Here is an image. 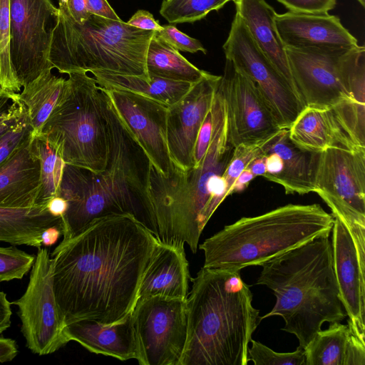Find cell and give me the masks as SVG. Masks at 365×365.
Returning a JSON list of instances; mask_svg holds the SVG:
<instances>
[{
    "label": "cell",
    "mask_w": 365,
    "mask_h": 365,
    "mask_svg": "<svg viewBox=\"0 0 365 365\" xmlns=\"http://www.w3.org/2000/svg\"><path fill=\"white\" fill-rule=\"evenodd\" d=\"M91 73L97 83L104 89L121 90L140 94L168 108L179 101L193 85L155 76L147 78L101 71H92Z\"/></svg>",
    "instance_id": "cell-28"
},
{
    "label": "cell",
    "mask_w": 365,
    "mask_h": 365,
    "mask_svg": "<svg viewBox=\"0 0 365 365\" xmlns=\"http://www.w3.org/2000/svg\"><path fill=\"white\" fill-rule=\"evenodd\" d=\"M357 1L359 2V4H360L363 7H364V6H365V0H357Z\"/></svg>",
    "instance_id": "cell-50"
},
{
    "label": "cell",
    "mask_w": 365,
    "mask_h": 365,
    "mask_svg": "<svg viewBox=\"0 0 365 365\" xmlns=\"http://www.w3.org/2000/svg\"><path fill=\"white\" fill-rule=\"evenodd\" d=\"M333 217V263L339 298L347 323L365 339V227L349 228Z\"/></svg>",
    "instance_id": "cell-16"
},
{
    "label": "cell",
    "mask_w": 365,
    "mask_h": 365,
    "mask_svg": "<svg viewBox=\"0 0 365 365\" xmlns=\"http://www.w3.org/2000/svg\"><path fill=\"white\" fill-rule=\"evenodd\" d=\"M265 158L264 178L282 186L286 194L314 192L321 153L309 151L294 143L289 128H282L261 144Z\"/></svg>",
    "instance_id": "cell-19"
},
{
    "label": "cell",
    "mask_w": 365,
    "mask_h": 365,
    "mask_svg": "<svg viewBox=\"0 0 365 365\" xmlns=\"http://www.w3.org/2000/svg\"><path fill=\"white\" fill-rule=\"evenodd\" d=\"M212 133L200 163L188 170L174 165L166 176L150 165L149 194L160 242L187 244L195 253L202 230L229 196L223 173L235 150L227 133V115L219 83L211 106Z\"/></svg>",
    "instance_id": "cell-3"
},
{
    "label": "cell",
    "mask_w": 365,
    "mask_h": 365,
    "mask_svg": "<svg viewBox=\"0 0 365 365\" xmlns=\"http://www.w3.org/2000/svg\"><path fill=\"white\" fill-rule=\"evenodd\" d=\"M49 212L55 216L62 217L67 209L66 201L60 196H55L47 203Z\"/></svg>",
    "instance_id": "cell-47"
},
{
    "label": "cell",
    "mask_w": 365,
    "mask_h": 365,
    "mask_svg": "<svg viewBox=\"0 0 365 365\" xmlns=\"http://www.w3.org/2000/svg\"><path fill=\"white\" fill-rule=\"evenodd\" d=\"M314 192L348 227H365V149L322 152Z\"/></svg>",
    "instance_id": "cell-13"
},
{
    "label": "cell",
    "mask_w": 365,
    "mask_h": 365,
    "mask_svg": "<svg viewBox=\"0 0 365 365\" xmlns=\"http://www.w3.org/2000/svg\"><path fill=\"white\" fill-rule=\"evenodd\" d=\"M189 279L184 245L159 241L140 281L137 301L153 296L186 299Z\"/></svg>",
    "instance_id": "cell-22"
},
{
    "label": "cell",
    "mask_w": 365,
    "mask_h": 365,
    "mask_svg": "<svg viewBox=\"0 0 365 365\" xmlns=\"http://www.w3.org/2000/svg\"><path fill=\"white\" fill-rule=\"evenodd\" d=\"M0 86L14 93L21 88L10 58V0H0Z\"/></svg>",
    "instance_id": "cell-33"
},
{
    "label": "cell",
    "mask_w": 365,
    "mask_h": 365,
    "mask_svg": "<svg viewBox=\"0 0 365 365\" xmlns=\"http://www.w3.org/2000/svg\"><path fill=\"white\" fill-rule=\"evenodd\" d=\"M225 58L255 82L281 128H289L305 106L235 14L222 46Z\"/></svg>",
    "instance_id": "cell-14"
},
{
    "label": "cell",
    "mask_w": 365,
    "mask_h": 365,
    "mask_svg": "<svg viewBox=\"0 0 365 365\" xmlns=\"http://www.w3.org/2000/svg\"><path fill=\"white\" fill-rule=\"evenodd\" d=\"M234 3L236 14L242 20L255 42L299 98L285 46L276 28L274 18L277 13L274 8L265 0H235Z\"/></svg>",
    "instance_id": "cell-24"
},
{
    "label": "cell",
    "mask_w": 365,
    "mask_h": 365,
    "mask_svg": "<svg viewBox=\"0 0 365 365\" xmlns=\"http://www.w3.org/2000/svg\"><path fill=\"white\" fill-rule=\"evenodd\" d=\"M212 133V113L211 108L200 128L194 150L195 165H197L209 147Z\"/></svg>",
    "instance_id": "cell-40"
},
{
    "label": "cell",
    "mask_w": 365,
    "mask_h": 365,
    "mask_svg": "<svg viewBox=\"0 0 365 365\" xmlns=\"http://www.w3.org/2000/svg\"><path fill=\"white\" fill-rule=\"evenodd\" d=\"M220 77L207 72L179 101L168 108V150L172 164L180 169L188 170L195 165L197 137L211 108Z\"/></svg>",
    "instance_id": "cell-18"
},
{
    "label": "cell",
    "mask_w": 365,
    "mask_h": 365,
    "mask_svg": "<svg viewBox=\"0 0 365 365\" xmlns=\"http://www.w3.org/2000/svg\"><path fill=\"white\" fill-rule=\"evenodd\" d=\"M140 365H180L187 336L186 299L153 296L132 311Z\"/></svg>",
    "instance_id": "cell-9"
},
{
    "label": "cell",
    "mask_w": 365,
    "mask_h": 365,
    "mask_svg": "<svg viewBox=\"0 0 365 365\" xmlns=\"http://www.w3.org/2000/svg\"><path fill=\"white\" fill-rule=\"evenodd\" d=\"M255 178V176L250 170L247 168L244 169L232 185L230 190V195L245 190Z\"/></svg>",
    "instance_id": "cell-46"
},
{
    "label": "cell",
    "mask_w": 365,
    "mask_h": 365,
    "mask_svg": "<svg viewBox=\"0 0 365 365\" xmlns=\"http://www.w3.org/2000/svg\"><path fill=\"white\" fill-rule=\"evenodd\" d=\"M191 281L180 365H247L249 344L262 320L240 271L202 267Z\"/></svg>",
    "instance_id": "cell-4"
},
{
    "label": "cell",
    "mask_w": 365,
    "mask_h": 365,
    "mask_svg": "<svg viewBox=\"0 0 365 365\" xmlns=\"http://www.w3.org/2000/svg\"><path fill=\"white\" fill-rule=\"evenodd\" d=\"M256 282L276 297L261 320L280 316L282 328L294 334L304 349L324 322H341L346 314L339 298L334 270L331 240L317 238L261 265Z\"/></svg>",
    "instance_id": "cell-5"
},
{
    "label": "cell",
    "mask_w": 365,
    "mask_h": 365,
    "mask_svg": "<svg viewBox=\"0 0 365 365\" xmlns=\"http://www.w3.org/2000/svg\"><path fill=\"white\" fill-rule=\"evenodd\" d=\"M304 349L305 365H365V339L336 322L319 331Z\"/></svg>",
    "instance_id": "cell-25"
},
{
    "label": "cell",
    "mask_w": 365,
    "mask_h": 365,
    "mask_svg": "<svg viewBox=\"0 0 365 365\" xmlns=\"http://www.w3.org/2000/svg\"><path fill=\"white\" fill-rule=\"evenodd\" d=\"M24 294L11 302L18 307L26 346L34 354H52L66 345L65 324L53 287L52 258L38 247Z\"/></svg>",
    "instance_id": "cell-10"
},
{
    "label": "cell",
    "mask_w": 365,
    "mask_h": 365,
    "mask_svg": "<svg viewBox=\"0 0 365 365\" xmlns=\"http://www.w3.org/2000/svg\"><path fill=\"white\" fill-rule=\"evenodd\" d=\"M128 25L146 31H160L163 27L153 14L145 10H138L126 22Z\"/></svg>",
    "instance_id": "cell-41"
},
{
    "label": "cell",
    "mask_w": 365,
    "mask_h": 365,
    "mask_svg": "<svg viewBox=\"0 0 365 365\" xmlns=\"http://www.w3.org/2000/svg\"><path fill=\"white\" fill-rule=\"evenodd\" d=\"M68 341H75L88 351L120 361L137 359V342L132 312L120 321L104 324L92 319H79L66 324Z\"/></svg>",
    "instance_id": "cell-23"
},
{
    "label": "cell",
    "mask_w": 365,
    "mask_h": 365,
    "mask_svg": "<svg viewBox=\"0 0 365 365\" xmlns=\"http://www.w3.org/2000/svg\"><path fill=\"white\" fill-rule=\"evenodd\" d=\"M6 294L0 291V334L11 326L12 311Z\"/></svg>",
    "instance_id": "cell-44"
},
{
    "label": "cell",
    "mask_w": 365,
    "mask_h": 365,
    "mask_svg": "<svg viewBox=\"0 0 365 365\" xmlns=\"http://www.w3.org/2000/svg\"><path fill=\"white\" fill-rule=\"evenodd\" d=\"M235 0H163L160 15L170 24L194 23Z\"/></svg>",
    "instance_id": "cell-32"
},
{
    "label": "cell",
    "mask_w": 365,
    "mask_h": 365,
    "mask_svg": "<svg viewBox=\"0 0 365 365\" xmlns=\"http://www.w3.org/2000/svg\"><path fill=\"white\" fill-rule=\"evenodd\" d=\"M68 75L60 101L41 133L56 145L66 164L100 173L109 155L108 97L86 72Z\"/></svg>",
    "instance_id": "cell-8"
},
{
    "label": "cell",
    "mask_w": 365,
    "mask_h": 365,
    "mask_svg": "<svg viewBox=\"0 0 365 365\" xmlns=\"http://www.w3.org/2000/svg\"><path fill=\"white\" fill-rule=\"evenodd\" d=\"M62 235V229L59 227H51L45 230L41 235L42 245L49 247L56 242Z\"/></svg>",
    "instance_id": "cell-48"
},
{
    "label": "cell",
    "mask_w": 365,
    "mask_h": 365,
    "mask_svg": "<svg viewBox=\"0 0 365 365\" xmlns=\"http://www.w3.org/2000/svg\"><path fill=\"white\" fill-rule=\"evenodd\" d=\"M248 348L249 361L255 365H305L304 349L297 347L293 352L274 351L262 343L251 339Z\"/></svg>",
    "instance_id": "cell-35"
},
{
    "label": "cell",
    "mask_w": 365,
    "mask_h": 365,
    "mask_svg": "<svg viewBox=\"0 0 365 365\" xmlns=\"http://www.w3.org/2000/svg\"><path fill=\"white\" fill-rule=\"evenodd\" d=\"M58 1L48 61L59 73L101 71L149 78L146 56L155 31L91 14L82 24Z\"/></svg>",
    "instance_id": "cell-7"
},
{
    "label": "cell",
    "mask_w": 365,
    "mask_h": 365,
    "mask_svg": "<svg viewBox=\"0 0 365 365\" xmlns=\"http://www.w3.org/2000/svg\"><path fill=\"white\" fill-rule=\"evenodd\" d=\"M274 22L285 48L349 49L357 39L335 15L306 14L287 11L276 14Z\"/></svg>",
    "instance_id": "cell-20"
},
{
    "label": "cell",
    "mask_w": 365,
    "mask_h": 365,
    "mask_svg": "<svg viewBox=\"0 0 365 365\" xmlns=\"http://www.w3.org/2000/svg\"><path fill=\"white\" fill-rule=\"evenodd\" d=\"M86 2L87 9L91 14L115 21H122L107 0H86Z\"/></svg>",
    "instance_id": "cell-42"
},
{
    "label": "cell",
    "mask_w": 365,
    "mask_h": 365,
    "mask_svg": "<svg viewBox=\"0 0 365 365\" xmlns=\"http://www.w3.org/2000/svg\"><path fill=\"white\" fill-rule=\"evenodd\" d=\"M51 70L43 71L36 79L24 86L19 93L20 99L27 109L34 135L41 133L66 87V79L56 76Z\"/></svg>",
    "instance_id": "cell-29"
},
{
    "label": "cell",
    "mask_w": 365,
    "mask_h": 365,
    "mask_svg": "<svg viewBox=\"0 0 365 365\" xmlns=\"http://www.w3.org/2000/svg\"><path fill=\"white\" fill-rule=\"evenodd\" d=\"M58 17L51 0H10V58L21 87L53 68L48 54Z\"/></svg>",
    "instance_id": "cell-11"
},
{
    "label": "cell",
    "mask_w": 365,
    "mask_h": 365,
    "mask_svg": "<svg viewBox=\"0 0 365 365\" xmlns=\"http://www.w3.org/2000/svg\"><path fill=\"white\" fill-rule=\"evenodd\" d=\"M163 27L160 31H156L157 35L175 49L189 53L202 51L207 53V50L197 39L179 31L175 26L165 25Z\"/></svg>",
    "instance_id": "cell-38"
},
{
    "label": "cell",
    "mask_w": 365,
    "mask_h": 365,
    "mask_svg": "<svg viewBox=\"0 0 365 365\" xmlns=\"http://www.w3.org/2000/svg\"><path fill=\"white\" fill-rule=\"evenodd\" d=\"M4 89L0 86V92L2 91Z\"/></svg>",
    "instance_id": "cell-51"
},
{
    "label": "cell",
    "mask_w": 365,
    "mask_h": 365,
    "mask_svg": "<svg viewBox=\"0 0 365 365\" xmlns=\"http://www.w3.org/2000/svg\"><path fill=\"white\" fill-rule=\"evenodd\" d=\"M285 48L295 88L305 107L346 106L365 112V101L351 96L344 73L343 57L351 48Z\"/></svg>",
    "instance_id": "cell-12"
},
{
    "label": "cell",
    "mask_w": 365,
    "mask_h": 365,
    "mask_svg": "<svg viewBox=\"0 0 365 365\" xmlns=\"http://www.w3.org/2000/svg\"><path fill=\"white\" fill-rule=\"evenodd\" d=\"M247 169L250 170L255 176H263L266 172L265 158L261 155L253 158L247 165Z\"/></svg>",
    "instance_id": "cell-49"
},
{
    "label": "cell",
    "mask_w": 365,
    "mask_h": 365,
    "mask_svg": "<svg viewBox=\"0 0 365 365\" xmlns=\"http://www.w3.org/2000/svg\"><path fill=\"white\" fill-rule=\"evenodd\" d=\"M104 90L119 118L151 165L161 175L166 176L172 165L167 141L168 107L130 91Z\"/></svg>",
    "instance_id": "cell-17"
},
{
    "label": "cell",
    "mask_w": 365,
    "mask_h": 365,
    "mask_svg": "<svg viewBox=\"0 0 365 365\" xmlns=\"http://www.w3.org/2000/svg\"><path fill=\"white\" fill-rule=\"evenodd\" d=\"M146 68L149 76L192 84L197 83L207 73L189 62L156 32L149 43Z\"/></svg>",
    "instance_id": "cell-30"
},
{
    "label": "cell",
    "mask_w": 365,
    "mask_h": 365,
    "mask_svg": "<svg viewBox=\"0 0 365 365\" xmlns=\"http://www.w3.org/2000/svg\"><path fill=\"white\" fill-rule=\"evenodd\" d=\"M35 257L15 246L0 247V282L23 278L31 269Z\"/></svg>",
    "instance_id": "cell-34"
},
{
    "label": "cell",
    "mask_w": 365,
    "mask_h": 365,
    "mask_svg": "<svg viewBox=\"0 0 365 365\" xmlns=\"http://www.w3.org/2000/svg\"><path fill=\"white\" fill-rule=\"evenodd\" d=\"M232 144L259 143L282 129L259 89L246 74L226 58L219 81Z\"/></svg>",
    "instance_id": "cell-15"
},
{
    "label": "cell",
    "mask_w": 365,
    "mask_h": 365,
    "mask_svg": "<svg viewBox=\"0 0 365 365\" xmlns=\"http://www.w3.org/2000/svg\"><path fill=\"white\" fill-rule=\"evenodd\" d=\"M159 240L129 215L94 220L51 254L53 287L65 325L116 323L131 312Z\"/></svg>",
    "instance_id": "cell-1"
},
{
    "label": "cell",
    "mask_w": 365,
    "mask_h": 365,
    "mask_svg": "<svg viewBox=\"0 0 365 365\" xmlns=\"http://www.w3.org/2000/svg\"><path fill=\"white\" fill-rule=\"evenodd\" d=\"M68 10L73 19L82 24L89 17L91 14L86 6V0H65Z\"/></svg>",
    "instance_id": "cell-43"
},
{
    "label": "cell",
    "mask_w": 365,
    "mask_h": 365,
    "mask_svg": "<svg viewBox=\"0 0 365 365\" xmlns=\"http://www.w3.org/2000/svg\"><path fill=\"white\" fill-rule=\"evenodd\" d=\"M289 135L301 148L316 153L330 148L365 149L352 143L329 108L306 106L289 128Z\"/></svg>",
    "instance_id": "cell-26"
},
{
    "label": "cell",
    "mask_w": 365,
    "mask_h": 365,
    "mask_svg": "<svg viewBox=\"0 0 365 365\" xmlns=\"http://www.w3.org/2000/svg\"><path fill=\"white\" fill-rule=\"evenodd\" d=\"M108 121L109 155L106 169L94 173L64 165L57 195L67 202L61 217V242L75 237L94 220L111 215L133 217L158 239L149 194L150 161L119 118L109 98Z\"/></svg>",
    "instance_id": "cell-2"
},
{
    "label": "cell",
    "mask_w": 365,
    "mask_h": 365,
    "mask_svg": "<svg viewBox=\"0 0 365 365\" xmlns=\"http://www.w3.org/2000/svg\"><path fill=\"white\" fill-rule=\"evenodd\" d=\"M40 160V188L36 206H45L58 195L65 163L56 145L43 134L34 135Z\"/></svg>",
    "instance_id": "cell-31"
},
{
    "label": "cell",
    "mask_w": 365,
    "mask_h": 365,
    "mask_svg": "<svg viewBox=\"0 0 365 365\" xmlns=\"http://www.w3.org/2000/svg\"><path fill=\"white\" fill-rule=\"evenodd\" d=\"M40 183V160L33 135L0 164V207H35Z\"/></svg>",
    "instance_id": "cell-21"
},
{
    "label": "cell",
    "mask_w": 365,
    "mask_h": 365,
    "mask_svg": "<svg viewBox=\"0 0 365 365\" xmlns=\"http://www.w3.org/2000/svg\"><path fill=\"white\" fill-rule=\"evenodd\" d=\"M27 112L19 93L0 92V137L11 128Z\"/></svg>",
    "instance_id": "cell-37"
},
{
    "label": "cell",
    "mask_w": 365,
    "mask_h": 365,
    "mask_svg": "<svg viewBox=\"0 0 365 365\" xmlns=\"http://www.w3.org/2000/svg\"><path fill=\"white\" fill-rule=\"evenodd\" d=\"M18 351V346L14 339L0 336V363L13 360Z\"/></svg>",
    "instance_id": "cell-45"
},
{
    "label": "cell",
    "mask_w": 365,
    "mask_h": 365,
    "mask_svg": "<svg viewBox=\"0 0 365 365\" xmlns=\"http://www.w3.org/2000/svg\"><path fill=\"white\" fill-rule=\"evenodd\" d=\"M54 226L63 228L61 217L51 214L47 205L0 207V242L38 248L42 246L43 232Z\"/></svg>",
    "instance_id": "cell-27"
},
{
    "label": "cell",
    "mask_w": 365,
    "mask_h": 365,
    "mask_svg": "<svg viewBox=\"0 0 365 365\" xmlns=\"http://www.w3.org/2000/svg\"><path fill=\"white\" fill-rule=\"evenodd\" d=\"M334 217L319 204H287L244 217L198 245L203 267L240 271L264 263L308 242L329 237Z\"/></svg>",
    "instance_id": "cell-6"
},
{
    "label": "cell",
    "mask_w": 365,
    "mask_h": 365,
    "mask_svg": "<svg viewBox=\"0 0 365 365\" xmlns=\"http://www.w3.org/2000/svg\"><path fill=\"white\" fill-rule=\"evenodd\" d=\"M34 135L28 112L0 137V164Z\"/></svg>",
    "instance_id": "cell-36"
},
{
    "label": "cell",
    "mask_w": 365,
    "mask_h": 365,
    "mask_svg": "<svg viewBox=\"0 0 365 365\" xmlns=\"http://www.w3.org/2000/svg\"><path fill=\"white\" fill-rule=\"evenodd\" d=\"M289 11L306 14H323L334 9L336 0H277Z\"/></svg>",
    "instance_id": "cell-39"
}]
</instances>
